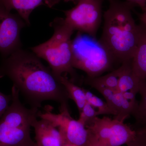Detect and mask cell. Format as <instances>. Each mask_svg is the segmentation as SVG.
Segmentation results:
<instances>
[{
	"instance_id": "d4e9b609",
	"label": "cell",
	"mask_w": 146,
	"mask_h": 146,
	"mask_svg": "<svg viewBox=\"0 0 146 146\" xmlns=\"http://www.w3.org/2000/svg\"><path fill=\"white\" fill-rule=\"evenodd\" d=\"M63 146H80L77 145H74V144L70 143H65L63 145Z\"/></svg>"
},
{
	"instance_id": "4fadbf2b",
	"label": "cell",
	"mask_w": 146,
	"mask_h": 146,
	"mask_svg": "<svg viewBox=\"0 0 146 146\" xmlns=\"http://www.w3.org/2000/svg\"><path fill=\"white\" fill-rule=\"evenodd\" d=\"M119 68L118 91L121 93L132 92L137 95L142 80L138 79L133 73L131 60L123 62Z\"/></svg>"
},
{
	"instance_id": "9a60e30c",
	"label": "cell",
	"mask_w": 146,
	"mask_h": 146,
	"mask_svg": "<svg viewBox=\"0 0 146 146\" xmlns=\"http://www.w3.org/2000/svg\"><path fill=\"white\" fill-rule=\"evenodd\" d=\"M60 80L68 93L69 99L74 102L80 113L86 102L84 88L71 81L67 76H61Z\"/></svg>"
},
{
	"instance_id": "7c38bea8",
	"label": "cell",
	"mask_w": 146,
	"mask_h": 146,
	"mask_svg": "<svg viewBox=\"0 0 146 146\" xmlns=\"http://www.w3.org/2000/svg\"><path fill=\"white\" fill-rule=\"evenodd\" d=\"M139 25V38L132 60L131 67L135 75L141 80H146V29Z\"/></svg>"
},
{
	"instance_id": "603a6c76",
	"label": "cell",
	"mask_w": 146,
	"mask_h": 146,
	"mask_svg": "<svg viewBox=\"0 0 146 146\" xmlns=\"http://www.w3.org/2000/svg\"><path fill=\"white\" fill-rule=\"evenodd\" d=\"M140 24L143 26L146 29V5L142 10V12L138 15Z\"/></svg>"
},
{
	"instance_id": "5b68a950",
	"label": "cell",
	"mask_w": 146,
	"mask_h": 146,
	"mask_svg": "<svg viewBox=\"0 0 146 146\" xmlns=\"http://www.w3.org/2000/svg\"><path fill=\"white\" fill-rule=\"evenodd\" d=\"M72 65L86 73L87 78L102 76L112 68L115 60L100 40L79 32L72 40Z\"/></svg>"
},
{
	"instance_id": "ba28073f",
	"label": "cell",
	"mask_w": 146,
	"mask_h": 146,
	"mask_svg": "<svg viewBox=\"0 0 146 146\" xmlns=\"http://www.w3.org/2000/svg\"><path fill=\"white\" fill-rule=\"evenodd\" d=\"M98 141L106 146H121L133 141L136 131L130 126L116 119L98 117L92 125L86 127Z\"/></svg>"
},
{
	"instance_id": "e0dca14e",
	"label": "cell",
	"mask_w": 146,
	"mask_h": 146,
	"mask_svg": "<svg viewBox=\"0 0 146 146\" xmlns=\"http://www.w3.org/2000/svg\"><path fill=\"white\" fill-rule=\"evenodd\" d=\"M138 94L141 100L131 115L135 119V124L139 129L146 128V80L141 82Z\"/></svg>"
},
{
	"instance_id": "9c48e42d",
	"label": "cell",
	"mask_w": 146,
	"mask_h": 146,
	"mask_svg": "<svg viewBox=\"0 0 146 146\" xmlns=\"http://www.w3.org/2000/svg\"><path fill=\"white\" fill-rule=\"evenodd\" d=\"M26 26L25 22L18 13H12L0 3V54L2 59L22 48L21 32Z\"/></svg>"
},
{
	"instance_id": "3957f363",
	"label": "cell",
	"mask_w": 146,
	"mask_h": 146,
	"mask_svg": "<svg viewBox=\"0 0 146 146\" xmlns=\"http://www.w3.org/2000/svg\"><path fill=\"white\" fill-rule=\"evenodd\" d=\"M50 26L54 30L48 41L32 47L31 50L39 58L46 61L58 77L69 75L70 80L77 83L79 78L72 65V40L74 31L65 23L64 18H55Z\"/></svg>"
},
{
	"instance_id": "cb8c5ba5",
	"label": "cell",
	"mask_w": 146,
	"mask_h": 146,
	"mask_svg": "<svg viewBox=\"0 0 146 146\" xmlns=\"http://www.w3.org/2000/svg\"><path fill=\"white\" fill-rule=\"evenodd\" d=\"M60 1V0H46L45 4L49 7H52L59 2ZM64 1H77L78 0H64Z\"/></svg>"
},
{
	"instance_id": "5bb4252c",
	"label": "cell",
	"mask_w": 146,
	"mask_h": 146,
	"mask_svg": "<svg viewBox=\"0 0 146 146\" xmlns=\"http://www.w3.org/2000/svg\"><path fill=\"white\" fill-rule=\"evenodd\" d=\"M45 2L46 0H0V3L8 10H16L27 26L31 25L29 18L32 11Z\"/></svg>"
},
{
	"instance_id": "277c9868",
	"label": "cell",
	"mask_w": 146,
	"mask_h": 146,
	"mask_svg": "<svg viewBox=\"0 0 146 146\" xmlns=\"http://www.w3.org/2000/svg\"><path fill=\"white\" fill-rule=\"evenodd\" d=\"M19 94L13 86L11 102L0 118V146H37L31 138V129L38 117L39 109L26 107Z\"/></svg>"
},
{
	"instance_id": "30bf717a",
	"label": "cell",
	"mask_w": 146,
	"mask_h": 146,
	"mask_svg": "<svg viewBox=\"0 0 146 146\" xmlns=\"http://www.w3.org/2000/svg\"><path fill=\"white\" fill-rule=\"evenodd\" d=\"M94 89L102 95L107 104L115 112L114 119L119 121H124L131 115L138 104L137 101L127 99L119 91L104 86H97Z\"/></svg>"
},
{
	"instance_id": "d6986e66",
	"label": "cell",
	"mask_w": 146,
	"mask_h": 146,
	"mask_svg": "<svg viewBox=\"0 0 146 146\" xmlns=\"http://www.w3.org/2000/svg\"><path fill=\"white\" fill-rule=\"evenodd\" d=\"M79 114L78 120L86 127L92 125L98 117L96 110L87 102H86Z\"/></svg>"
},
{
	"instance_id": "2e32d148",
	"label": "cell",
	"mask_w": 146,
	"mask_h": 146,
	"mask_svg": "<svg viewBox=\"0 0 146 146\" xmlns=\"http://www.w3.org/2000/svg\"><path fill=\"white\" fill-rule=\"evenodd\" d=\"M120 72V68L114 70L105 75L93 78L86 77L85 83L94 88L97 86H104L118 91V81Z\"/></svg>"
},
{
	"instance_id": "4316f807",
	"label": "cell",
	"mask_w": 146,
	"mask_h": 146,
	"mask_svg": "<svg viewBox=\"0 0 146 146\" xmlns=\"http://www.w3.org/2000/svg\"></svg>"
},
{
	"instance_id": "ac0fdd59",
	"label": "cell",
	"mask_w": 146,
	"mask_h": 146,
	"mask_svg": "<svg viewBox=\"0 0 146 146\" xmlns=\"http://www.w3.org/2000/svg\"><path fill=\"white\" fill-rule=\"evenodd\" d=\"M86 102L89 104L98 112V115H111L115 116L116 114L107 104L99 97H97L89 90L84 89Z\"/></svg>"
},
{
	"instance_id": "44dd1931",
	"label": "cell",
	"mask_w": 146,
	"mask_h": 146,
	"mask_svg": "<svg viewBox=\"0 0 146 146\" xmlns=\"http://www.w3.org/2000/svg\"><path fill=\"white\" fill-rule=\"evenodd\" d=\"M136 136L133 141L127 144L128 146H146V134L140 130H136Z\"/></svg>"
},
{
	"instance_id": "8992f818",
	"label": "cell",
	"mask_w": 146,
	"mask_h": 146,
	"mask_svg": "<svg viewBox=\"0 0 146 146\" xmlns=\"http://www.w3.org/2000/svg\"><path fill=\"white\" fill-rule=\"evenodd\" d=\"M103 0H78L76 5L65 11V23L74 31L96 38L101 23Z\"/></svg>"
},
{
	"instance_id": "6da1fadb",
	"label": "cell",
	"mask_w": 146,
	"mask_h": 146,
	"mask_svg": "<svg viewBox=\"0 0 146 146\" xmlns=\"http://www.w3.org/2000/svg\"><path fill=\"white\" fill-rule=\"evenodd\" d=\"M5 76L12 81L31 108L39 109L46 101L68 104L70 99L60 77L32 51L22 48L2 59L0 78Z\"/></svg>"
},
{
	"instance_id": "484cf974",
	"label": "cell",
	"mask_w": 146,
	"mask_h": 146,
	"mask_svg": "<svg viewBox=\"0 0 146 146\" xmlns=\"http://www.w3.org/2000/svg\"><path fill=\"white\" fill-rule=\"evenodd\" d=\"M137 130H140L142 132H144V133L146 134V128H144L139 129H137Z\"/></svg>"
},
{
	"instance_id": "ffe728a7",
	"label": "cell",
	"mask_w": 146,
	"mask_h": 146,
	"mask_svg": "<svg viewBox=\"0 0 146 146\" xmlns=\"http://www.w3.org/2000/svg\"><path fill=\"white\" fill-rule=\"evenodd\" d=\"M11 100V94L5 95L0 92V118L9 106Z\"/></svg>"
},
{
	"instance_id": "52a82bcc",
	"label": "cell",
	"mask_w": 146,
	"mask_h": 146,
	"mask_svg": "<svg viewBox=\"0 0 146 146\" xmlns=\"http://www.w3.org/2000/svg\"><path fill=\"white\" fill-rule=\"evenodd\" d=\"M60 112L53 113L52 107L48 106L43 112L39 111L38 117L50 122L60 131L65 143L86 146L89 138V131L78 120L71 116L68 104L60 105Z\"/></svg>"
},
{
	"instance_id": "8fae6325",
	"label": "cell",
	"mask_w": 146,
	"mask_h": 146,
	"mask_svg": "<svg viewBox=\"0 0 146 146\" xmlns=\"http://www.w3.org/2000/svg\"><path fill=\"white\" fill-rule=\"evenodd\" d=\"M37 146H63L64 140L60 131L49 121L40 118L33 124Z\"/></svg>"
},
{
	"instance_id": "7a4b0ae2",
	"label": "cell",
	"mask_w": 146,
	"mask_h": 146,
	"mask_svg": "<svg viewBox=\"0 0 146 146\" xmlns=\"http://www.w3.org/2000/svg\"><path fill=\"white\" fill-rule=\"evenodd\" d=\"M104 14L103 29L100 39L115 60L121 63L132 60L139 38V25L132 16L133 7L126 1L108 0Z\"/></svg>"
},
{
	"instance_id": "7402d4cb",
	"label": "cell",
	"mask_w": 146,
	"mask_h": 146,
	"mask_svg": "<svg viewBox=\"0 0 146 146\" xmlns=\"http://www.w3.org/2000/svg\"><path fill=\"white\" fill-rule=\"evenodd\" d=\"M89 138L86 146H106L98 141L89 131Z\"/></svg>"
}]
</instances>
